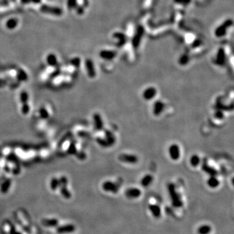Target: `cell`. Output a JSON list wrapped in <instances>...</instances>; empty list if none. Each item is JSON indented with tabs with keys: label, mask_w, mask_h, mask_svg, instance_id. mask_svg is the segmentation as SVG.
I'll use <instances>...</instances> for the list:
<instances>
[{
	"label": "cell",
	"mask_w": 234,
	"mask_h": 234,
	"mask_svg": "<svg viewBox=\"0 0 234 234\" xmlns=\"http://www.w3.org/2000/svg\"><path fill=\"white\" fill-rule=\"evenodd\" d=\"M22 2H24V3H40L41 2V0H22Z\"/></svg>",
	"instance_id": "74e56055"
},
{
	"label": "cell",
	"mask_w": 234,
	"mask_h": 234,
	"mask_svg": "<svg viewBox=\"0 0 234 234\" xmlns=\"http://www.w3.org/2000/svg\"><path fill=\"white\" fill-rule=\"evenodd\" d=\"M165 103L160 100L155 102L153 106V113L155 116H159L165 109Z\"/></svg>",
	"instance_id": "9c48e42d"
},
{
	"label": "cell",
	"mask_w": 234,
	"mask_h": 234,
	"mask_svg": "<svg viewBox=\"0 0 234 234\" xmlns=\"http://www.w3.org/2000/svg\"><path fill=\"white\" fill-rule=\"evenodd\" d=\"M59 187H67L68 185V179L65 176H62L59 179Z\"/></svg>",
	"instance_id": "1f68e13d"
},
{
	"label": "cell",
	"mask_w": 234,
	"mask_h": 234,
	"mask_svg": "<svg viewBox=\"0 0 234 234\" xmlns=\"http://www.w3.org/2000/svg\"><path fill=\"white\" fill-rule=\"evenodd\" d=\"M141 195V191L138 188H129L126 191V196L129 199H137Z\"/></svg>",
	"instance_id": "7c38bea8"
},
{
	"label": "cell",
	"mask_w": 234,
	"mask_h": 234,
	"mask_svg": "<svg viewBox=\"0 0 234 234\" xmlns=\"http://www.w3.org/2000/svg\"><path fill=\"white\" fill-rule=\"evenodd\" d=\"M69 154H74L76 152V145L73 143L72 144H70V146L69 148Z\"/></svg>",
	"instance_id": "d590c367"
},
{
	"label": "cell",
	"mask_w": 234,
	"mask_h": 234,
	"mask_svg": "<svg viewBox=\"0 0 234 234\" xmlns=\"http://www.w3.org/2000/svg\"><path fill=\"white\" fill-rule=\"evenodd\" d=\"M115 136L110 131H107L106 132L105 139H98V143L103 147H109L113 145L115 143Z\"/></svg>",
	"instance_id": "7a4b0ae2"
},
{
	"label": "cell",
	"mask_w": 234,
	"mask_h": 234,
	"mask_svg": "<svg viewBox=\"0 0 234 234\" xmlns=\"http://www.w3.org/2000/svg\"><path fill=\"white\" fill-rule=\"evenodd\" d=\"M39 114H40V117L43 119L47 118L49 116V113H48V111H47L44 107H42L40 109Z\"/></svg>",
	"instance_id": "f1b7e54d"
},
{
	"label": "cell",
	"mask_w": 234,
	"mask_h": 234,
	"mask_svg": "<svg viewBox=\"0 0 234 234\" xmlns=\"http://www.w3.org/2000/svg\"><path fill=\"white\" fill-rule=\"evenodd\" d=\"M46 62L48 65L51 66H55L57 65L58 60H57V57L54 54H50L46 57Z\"/></svg>",
	"instance_id": "e0dca14e"
},
{
	"label": "cell",
	"mask_w": 234,
	"mask_h": 234,
	"mask_svg": "<svg viewBox=\"0 0 234 234\" xmlns=\"http://www.w3.org/2000/svg\"><path fill=\"white\" fill-rule=\"evenodd\" d=\"M42 225L46 227H56L59 225V221L55 218H51V219L45 218L42 221Z\"/></svg>",
	"instance_id": "9a60e30c"
},
{
	"label": "cell",
	"mask_w": 234,
	"mask_h": 234,
	"mask_svg": "<svg viewBox=\"0 0 234 234\" xmlns=\"http://www.w3.org/2000/svg\"><path fill=\"white\" fill-rule=\"evenodd\" d=\"M85 68L88 76L90 77H95L96 75L95 65L91 59H87L85 61Z\"/></svg>",
	"instance_id": "ba28073f"
},
{
	"label": "cell",
	"mask_w": 234,
	"mask_h": 234,
	"mask_svg": "<svg viewBox=\"0 0 234 234\" xmlns=\"http://www.w3.org/2000/svg\"><path fill=\"white\" fill-rule=\"evenodd\" d=\"M207 185L211 188H216L219 185V180L217 179L216 176H211L210 178L207 180Z\"/></svg>",
	"instance_id": "ac0fdd59"
},
{
	"label": "cell",
	"mask_w": 234,
	"mask_h": 234,
	"mask_svg": "<svg viewBox=\"0 0 234 234\" xmlns=\"http://www.w3.org/2000/svg\"><path fill=\"white\" fill-rule=\"evenodd\" d=\"M70 63L72 65H73L75 67H79L81 65V59L79 58V57H75V58H73L70 61Z\"/></svg>",
	"instance_id": "4dcf8cb0"
},
{
	"label": "cell",
	"mask_w": 234,
	"mask_h": 234,
	"mask_svg": "<svg viewBox=\"0 0 234 234\" xmlns=\"http://www.w3.org/2000/svg\"><path fill=\"white\" fill-rule=\"evenodd\" d=\"M58 187H59V179L56 178H52L50 181V188L51 190L55 191Z\"/></svg>",
	"instance_id": "4316f807"
},
{
	"label": "cell",
	"mask_w": 234,
	"mask_h": 234,
	"mask_svg": "<svg viewBox=\"0 0 234 234\" xmlns=\"http://www.w3.org/2000/svg\"><path fill=\"white\" fill-rule=\"evenodd\" d=\"M20 100L22 104L27 103L29 100V95L27 92L23 91L20 93Z\"/></svg>",
	"instance_id": "83f0119b"
},
{
	"label": "cell",
	"mask_w": 234,
	"mask_h": 234,
	"mask_svg": "<svg viewBox=\"0 0 234 234\" xmlns=\"http://www.w3.org/2000/svg\"><path fill=\"white\" fill-rule=\"evenodd\" d=\"M188 61H189L188 56L185 55V56H183V57H181V59L180 60V63L181 65H185L187 63V62H188Z\"/></svg>",
	"instance_id": "e575fe53"
},
{
	"label": "cell",
	"mask_w": 234,
	"mask_h": 234,
	"mask_svg": "<svg viewBox=\"0 0 234 234\" xmlns=\"http://www.w3.org/2000/svg\"><path fill=\"white\" fill-rule=\"evenodd\" d=\"M168 190L173 206L180 207L182 206V202L180 199V196L176 190L175 185L173 184H170L168 186Z\"/></svg>",
	"instance_id": "6da1fadb"
},
{
	"label": "cell",
	"mask_w": 234,
	"mask_h": 234,
	"mask_svg": "<svg viewBox=\"0 0 234 234\" xmlns=\"http://www.w3.org/2000/svg\"><path fill=\"white\" fill-rule=\"evenodd\" d=\"M75 230H76V227L73 225H67L64 226H61L57 227L56 229V232L59 234L72 233Z\"/></svg>",
	"instance_id": "30bf717a"
},
{
	"label": "cell",
	"mask_w": 234,
	"mask_h": 234,
	"mask_svg": "<svg viewBox=\"0 0 234 234\" xmlns=\"http://www.w3.org/2000/svg\"><path fill=\"white\" fill-rule=\"evenodd\" d=\"M100 56L101 58L106 60H111L116 56L115 51L110 50H102L100 51Z\"/></svg>",
	"instance_id": "4fadbf2b"
},
{
	"label": "cell",
	"mask_w": 234,
	"mask_h": 234,
	"mask_svg": "<svg viewBox=\"0 0 234 234\" xmlns=\"http://www.w3.org/2000/svg\"><path fill=\"white\" fill-rule=\"evenodd\" d=\"M211 232V227L209 225L201 226L198 230V232L199 234H209Z\"/></svg>",
	"instance_id": "d4e9b609"
},
{
	"label": "cell",
	"mask_w": 234,
	"mask_h": 234,
	"mask_svg": "<svg viewBox=\"0 0 234 234\" xmlns=\"http://www.w3.org/2000/svg\"><path fill=\"white\" fill-rule=\"evenodd\" d=\"M60 192L61 195L66 199H70L71 198V193L66 187H60Z\"/></svg>",
	"instance_id": "484cf974"
},
{
	"label": "cell",
	"mask_w": 234,
	"mask_h": 234,
	"mask_svg": "<svg viewBox=\"0 0 234 234\" xmlns=\"http://www.w3.org/2000/svg\"><path fill=\"white\" fill-rule=\"evenodd\" d=\"M215 117L217 118H218V119H222L224 117V114L223 113H222V111H217L215 113Z\"/></svg>",
	"instance_id": "8d00e7d4"
},
{
	"label": "cell",
	"mask_w": 234,
	"mask_h": 234,
	"mask_svg": "<svg viewBox=\"0 0 234 234\" xmlns=\"http://www.w3.org/2000/svg\"><path fill=\"white\" fill-rule=\"evenodd\" d=\"M189 163L192 167H196L200 163V158L196 154L192 155L189 159Z\"/></svg>",
	"instance_id": "44dd1931"
},
{
	"label": "cell",
	"mask_w": 234,
	"mask_h": 234,
	"mask_svg": "<svg viewBox=\"0 0 234 234\" xmlns=\"http://www.w3.org/2000/svg\"><path fill=\"white\" fill-rule=\"evenodd\" d=\"M153 181V176L150 174H147L145 175L141 180V185L143 187H148L149 185L152 184Z\"/></svg>",
	"instance_id": "ffe728a7"
},
{
	"label": "cell",
	"mask_w": 234,
	"mask_h": 234,
	"mask_svg": "<svg viewBox=\"0 0 234 234\" xmlns=\"http://www.w3.org/2000/svg\"><path fill=\"white\" fill-rule=\"evenodd\" d=\"M102 189L106 192H111L112 193H117L119 189L118 185L111 181L103 182L102 184Z\"/></svg>",
	"instance_id": "52a82bcc"
},
{
	"label": "cell",
	"mask_w": 234,
	"mask_h": 234,
	"mask_svg": "<svg viewBox=\"0 0 234 234\" xmlns=\"http://www.w3.org/2000/svg\"><path fill=\"white\" fill-rule=\"evenodd\" d=\"M18 24V20L17 18H10L9 19L7 22L5 23V26L6 28L9 29V30H13L16 28L17 27V25Z\"/></svg>",
	"instance_id": "2e32d148"
},
{
	"label": "cell",
	"mask_w": 234,
	"mask_h": 234,
	"mask_svg": "<svg viewBox=\"0 0 234 234\" xmlns=\"http://www.w3.org/2000/svg\"><path fill=\"white\" fill-rule=\"evenodd\" d=\"M10 234H22L21 233H20V232H17V230H16L14 227H12L11 228H10Z\"/></svg>",
	"instance_id": "f35d334b"
},
{
	"label": "cell",
	"mask_w": 234,
	"mask_h": 234,
	"mask_svg": "<svg viewBox=\"0 0 234 234\" xmlns=\"http://www.w3.org/2000/svg\"><path fill=\"white\" fill-rule=\"evenodd\" d=\"M77 6V0H68L67 7L69 9H74Z\"/></svg>",
	"instance_id": "d6a6232c"
},
{
	"label": "cell",
	"mask_w": 234,
	"mask_h": 234,
	"mask_svg": "<svg viewBox=\"0 0 234 234\" xmlns=\"http://www.w3.org/2000/svg\"><path fill=\"white\" fill-rule=\"evenodd\" d=\"M40 10L41 12L43 13L50 14H53L55 16H61L62 13V10L60 8L56 7L48 6V5H43V6H41Z\"/></svg>",
	"instance_id": "5b68a950"
},
{
	"label": "cell",
	"mask_w": 234,
	"mask_h": 234,
	"mask_svg": "<svg viewBox=\"0 0 234 234\" xmlns=\"http://www.w3.org/2000/svg\"><path fill=\"white\" fill-rule=\"evenodd\" d=\"M225 59H226V57H225V51L223 50H221L218 51V53L217 56V59H216V63L218 65H223L225 63Z\"/></svg>",
	"instance_id": "d6986e66"
},
{
	"label": "cell",
	"mask_w": 234,
	"mask_h": 234,
	"mask_svg": "<svg viewBox=\"0 0 234 234\" xmlns=\"http://www.w3.org/2000/svg\"><path fill=\"white\" fill-rule=\"evenodd\" d=\"M10 185H11V180L7 179L5 180L1 187V192L3 194L7 193L9 191Z\"/></svg>",
	"instance_id": "603a6c76"
},
{
	"label": "cell",
	"mask_w": 234,
	"mask_h": 234,
	"mask_svg": "<svg viewBox=\"0 0 234 234\" xmlns=\"http://www.w3.org/2000/svg\"><path fill=\"white\" fill-rule=\"evenodd\" d=\"M231 23H232L231 20H228L227 22H226L225 24H223L222 25L220 26L219 28H218L217 29L215 34L218 37H220V36H222L223 35H225L226 33V29L228 26H230Z\"/></svg>",
	"instance_id": "5bb4252c"
},
{
	"label": "cell",
	"mask_w": 234,
	"mask_h": 234,
	"mask_svg": "<svg viewBox=\"0 0 234 234\" xmlns=\"http://www.w3.org/2000/svg\"><path fill=\"white\" fill-rule=\"evenodd\" d=\"M169 154L171 159L173 161H177L180 158L181 152L180 148L177 144H173L169 148Z\"/></svg>",
	"instance_id": "277c9868"
},
{
	"label": "cell",
	"mask_w": 234,
	"mask_h": 234,
	"mask_svg": "<svg viewBox=\"0 0 234 234\" xmlns=\"http://www.w3.org/2000/svg\"><path fill=\"white\" fill-rule=\"evenodd\" d=\"M149 209L155 217L158 218L161 216V209L158 205H150Z\"/></svg>",
	"instance_id": "7402d4cb"
},
{
	"label": "cell",
	"mask_w": 234,
	"mask_h": 234,
	"mask_svg": "<svg viewBox=\"0 0 234 234\" xmlns=\"http://www.w3.org/2000/svg\"><path fill=\"white\" fill-rule=\"evenodd\" d=\"M118 159L121 162L127 164H135L139 161L137 155L130 154H122L119 155Z\"/></svg>",
	"instance_id": "3957f363"
},
{
	"label": "cell",
	"mask_w": 234,
	"mask_h": 234,
	"mask_svg": "<svg viewBox=\"0 0 234 234\" xmlns=\"http://www.w3.org/2000/svg\"><path fill=\"white\" fill-rule=\"evenodd\" d=\"M93 121L95 127L98 131H101L103 128V121L100 114L95 113L93 115Z\"/></svg>",
	"instance_id": "8fae6325"
},
{
	"label": "cell",
	"mask_w": 234,
	"mask_h": 234,
	"mask_svg": "<svg viewBox=\"0 0 234 234\" xmlns=\"http://www.w3.org/2000/svg\"><path fill=\"white\" fill-rule=\"evenodd\" d=\"M29 110H30V108H29V106L28 103L22 104V113L23 114H27L29 112Z\"/></svg>",
	"instance_id": "836d02e7"
},
{
	"label": "cell",
	"mask_w": 234,
	"mask_h": 234,
	"mask_svg": "<svg viewBox=\"0 0 234 234\" xmlns=\"http://www.w3.org/2000/svg\"><path fill=\"white\" fill-rule=\"evenodd\" d=\"M18 79L20 80V81H25L28 79V76L27 74L23 70H20L18 72Z\"/></svg>",
	"instance_id": "f546056e"
},
{
	"label": "cell",
	"mask_w": 234,
	"mask_h": 234,
	"mask_svg": "<svg viewBox=\"0 0 234 234\" xmlns=\"http://www.w3.org/2000/svg\"><path fill=\"white\" fill-rule=\"evenodd\" d=\"M157 95V89L154 87H149L144 89L143 92V97L145 100H152Z\"/></svg>",
	"instance_id": "8992f818"
},
{
	"label": "cell",
	"mask_w": 234,
	"mask_h": 234,
	"mask_svg": "<svg viewBox=\"0 0 234 234\" xmlns=\"http://www.w3.org/2000/svg\"><path fill=\"white\" fill-rule=\"evenodd\" d=\"M202 169L204 170L207 174H209L210 176H217V174H218L217 171L215 169L211 167V166H210L204 165L202 167Z\"/></svg>",
	"instance_id": "cb8c5ba5"
}]
</instances>
